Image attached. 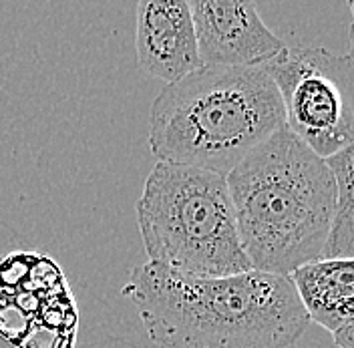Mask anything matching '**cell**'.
Masks as SVG:
<instances>
[{
  "instance_id": "cell-1",
  "label": "cell",
  "mask_w": 354,
  "mask_h": 348,
  "mask_svg": "<svg viewBox=\"0 0 354 348\" xmlns=\"http://www.w3.org/2000/svg\"><path fill=\"white\" fill-rule=\"evenodd\" d=\"M157 348H292L310 327L288 276L196 278L141 264L123 288Z\"/></svg>"
},
{
  "instance_id": "cell-2",
  "label": "cell",
  "mask_w": 354,
  "mask_h": 348,
  "mask_svg": "<svg viewBox=\"0 0 354 348\" xmlns=\"http://www.w3.org/2000/svg\"><path fill=\"white\" fill-rule=\"evenodd\" d=\"M238 236L252 270L290 276L320 260L336 203L322 157L286 127L225 175Z\"/></svg>"
},
{
  "instance_id": "cell-3",
  "label": "cell",
  "mask_w": 354,
  "mask_h": 348,
  "mask_svg": "<svg viewBox=\"0 0 354 348\" xmlns=\"http://www.w3.org/2000/svg\"><path fill=\"white\" fill-rule=\"evenodd\" d=\"M282 127L280 93L262 66H199L159 91L147 143L163 163L225 177Z\"/></svg>"
},
{
  "instance_id": "cell-4",
  "label": "cell",
  "mask_w": 354,
  "mask_h": 348,
  "mask_svg": "<svg viewBox=\"0 0 354 348\" xmlns=\"http://www.w3.org/2000/svg\"><path fill=\"white\" fill-rule=\"evenodd\" d=\"M135 214L149 264L196 278L252 270L223 175L157 161Z\"/></svg>"
},
{
  "instance_id": "cell-5",
  "label": "cell",
  "mask_w": 354,
  "mask_h": 348,
  "mask_svg": "<svg viewBox=\"0 0 354 348\" xmlns=\"http://www.w3.org/2000/svg\"><path fill=\"white\" fill-rule=\"evenodd\" d=\"M280 93L284 127L318 157L353 147L354 61L322 46H284L262 65Z\"/></svg>"
},
{
  "instance_id": "cell-6",
  "label": "cell",
  "mask_w": 354,
  "mask_h": 348,
  "mask_svg": "<svg viewBox=\"0 0 354 348\" xmlns=\"http://www.w3.org/2000/svg\"><path fill=\"white\" fill-rule=\"evenodd\" d=\"M201 66H262L286 44L262 21L256 2H189Z\"/></svg>"
},
{
  "instance_id": "cell-7",
  "label": "cell",
  "mask_w": 354,
  "mask_h": 348,
  "mask_svg": "<svg viewBox=\"0 0 354 348\" xmlns=\"http://www.w3.org/2000/svg\"><path fill=\"white\" fill-rule=\"evenodd\" d=\"M135 48L141 71L176 83L198 71V41L187 0H141L137 4Z\"/></svg>"
},
{
  "instance_id": "cell-8",
  "label": "cell",
  "mask_w": 354,
  "mask_h": 348,
  "mask_svg": "<svg viewBox=\"0 0 354 348\" xmlns=\"http://www.w3.org/2000/svg\"><path fill=\"white\" fill-rule=\"evenodd\" d=\"M310 322L328 330L338 348H354V260H316L290 276Z\"/></svg>"
},
{
  "instance_id": "cell-9",
  "label": "cell",
  "mask_w": 354,
  "mask_h": 348,
  "mask_svg": "<svg viewBox=\"0 0 354 348\" xmlns=\"http://www.w3.org/2000/svg\"><path fill=\"white\" fill-rule=\"evenodd\" d=\"M336 181V203L328 238L320 260H353L354 258V201H353V147L324 159Z\"/></svg>"
}]
</instances>
